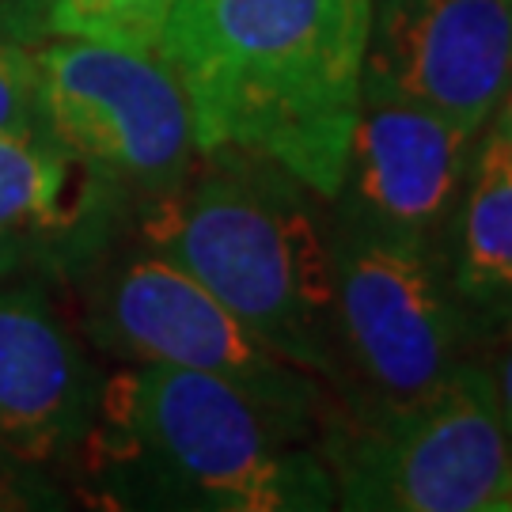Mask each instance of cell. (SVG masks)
Returning <instances> with one entry per match:
<instances>
[{
	"instance_id": "2e32d148",
	"label": "cell",
	"mask_w": 512,
	"mask_h": 512,
	"mask_svg": "<svg viewBox=\"0 0 512 512\" xmlns=\"http://www.w3.org/2000/svg\"><path fill=\"white\" fill-rule=\"evenodd\" d=\"M490 349H494V353H490V361H482V365H486V372H490L497 406H501L505 425H509V433H512V334L509 338H501V342H494Z\"/></svg>"
},
{
	"instance_id": "ba28073f",
	"label": "cell",
	"mask_w": 512,
	"mask_h": 512,
	"mask_svg": "<svg viewBox=\"0 0 512 512\" xmlns=\"http://www.w3.org/2000/svg\"><path fill=\"white\" fill-rule=\"evenodd\" d=\"M478 137V129L365 80L330 220L437 251Z\"/></svg>"
},
{
	"instance_id": "52a82bcc",
	"label": "cell",
	"mask_w": 512,
	"mask_h": 512,
	"mask_svg": "<svg viewBox=\"0 0 512 512\" xmlns=\"http://www.w3.org/2000/svg\"><path fill=\"white\" fill-rule=\"evenodd\" d=\"M35 54L50 133L110 175L133 209L175 190L198 167L190 103L156 50L46 38Z\"/></svg>"
},
{
	"instance_id": "3957f363",
	"label": "cell",
	"mask_w": 512,
	"mask_h": 512,
	"mask_svg": "<svg viewBox=\"0 0 512 512\" xmlns=\"http://www.w3.org/2000/svg\"><path fill=\"white\" fill-rule=\"evenodd\" d=\"M327 202L289 171L209 152L175 190L133 209L129 232L194 274L285 361L334 384Z\"/></svg>"
},
{
	"instance_id": "9c48e42d",
	"label": "cell",
	"mask_w": 512,
	"mask_h": 512,
	"mask_svg": "<svg viewBox=\"0 0 512 512\" xmlns=\"http://www.w3.org/2000/svg\"><path fill=\"white\" fill-rule=\"evenodd\" d=\"M365 80L482 133L512 92V0H372Z\"/></svg>"
},
{
	"instance_id": "7c38bea8",
	"label": "cell",
	"mask_w": 512,
	"mask_h": 512,
	"mask_svg": "<svg viewBox=\"0 0 512 512\" xmlns=\"http://www.w3.org/2000/svg\"><path fill=\"white\" fill-rule=\"evenodd\" d=\"M440 274L475 349L512 334V152L482 129L437 243Z\"/></svg>"
},
{
	"instance_id": "6da1fadb",
	"label": "cell",
	"mask_w": 512,
	"mask_h": 512,
	"mask_svg": "<svg viewBox=\"0 0 512 512\" xmlns=\"http://www.w3.org/2000/svg\"><path fill=\"white\" fill-rule=\"evenodd\" d=\"M372 0H179L156 54L179 76L198 152L289 171L330 205L365 88Z\"/></svg>"
},
{
	"instance_id": "9a60e30c",
	"label": "cell",
	"mask_w": 512,
	"mask_h": 512,
	"mask_svg": "<svg viewBox=\"0 0 512 512\" xmlns=\"http://www.w3.org/2000/svg\"><path fill=\"white\" fill-rule=\"evenodd\" d=\"M0 38L38 46L50 38V0H0Z\"/></svg>"
},
{
	"instance_id": "30bf717a",
	"label": "cell",
	"mask_w": 512,
	"mask_h": 512,
	"mask_svg": "<svg viewBox=\"0 0 512 512\" xmlns=\"http://www.w3.org/2000/svg\"><path fill=\"white\" fill-rule=\"evenodd\" d=\"M129 224L133 198L54 133H0V277L65 289Z\"/></svg>"
},
{
	"instance_id": "4fadbf2b",
	"label": "cell",
	"mask_w": 512,
	"mask_h": 512,
	"mask_svg": "<svg viewBox=\"0 0 512 512\" xmlns=\"http://www.w3.org/2000/svg\"><path fill=\"white\" fill-rule=\"evenodd\" d=\"M175 4L179 0H50V38L156 50Z\"/></svg>"
},
{
	"instance_id": "277c9868",
	"label": "cell",
	"mask_w": 512,
	"mask_h": 512,
	"mask_svg": "<svg viewBox=\"0 0 512 512\" xmlns=\"http://www.w3.org/2000/svg\"><path fill=\"white\" fill-rule=\"evenodd\" d=\"M57 293L99 361L205 372L319 433L330 387L274 353L198 277L133 232Z\"/></svg>"
},
{
	"instance_id": "5b68a950",
	"label": "cell",
	"mask_w": 512,
	"mask_h": 512,
	"mask_svg": "<svg viewBox=\"0 0 512 512\" xmlns=\"http://www.w3.org/2000/svg\"><path fill=\"white\" fill-rule=\"evenodd\" d=\"M315 444L342 509H512V433L478 357L410 406H349L330 395Z\"/></svg>"
},
{
	"instance_id": "8992f818",
	"label": "cell",
	"mask_w": 512,
	"mask_h": 512,
	"mask_svg": "<svg viewBox=\"0 0 512 512\" xmlns=\"http://www.w3.org/2000/svg\"><path fill=\"white\" fill-rule=\"evenodd\" d=\"M330 258L338 403H421L475 357L437 251L330 220Z\"/></svg>"
},
{
	"instance_id": "7a4b0ae2",
	"label": "cell",
	"mask_w": 512,
	"mask_h": 512,
	"mask_svg": "<svg viewBox=\"0 0 512 512\" xmlns=\"http://www.w3.org/2000/svg\"><path fill=\"white\" fill-rule=\"evenodd\" d=\"M65 482L92 509H334L315 433L217 376L167 365L107 368Z\"/></svg>"
},
{
	"instance_id": "e0dca14e",
	"label": "cell",
	"mask_w": 512,
	"mask_h": 512,
	"mask_svg": "<svg viewBox=\"0 0 512 512\" xmlns=\"http://www.w3.org/2000/svg\"><path fill=\"white\" fill-rule=\"evenodd\" d=\"M486 129H490L497 141L512 152V92L505 95V103L494 110V118H490V126H486Z\"/></svg>"
},
{
	"instance_id": "5bb4252c",
	"label": "cell",
	"mask_w": 512,
	"mask_h": 512,
	"mask_svg": "<svg viewBox=\"0 0 512 512\" xmlns=\"http://www.w3.org/2000/svg\"><path fill=\"white\" fill-rule=\"evenodd\" d=\"M0 133H50L35 46L0 38Z\"/></svg>"
},
{
	"instance_id": "8fae6325",
	"label": "cell",
	"mask_w": 512,
	"mask_h": 512,
	"mask_svg": "<svg viewBox=\"0 0 512 512\" xmlns=\"http://www.w3.org/2000/svg\"><path fill=\"white\" fill-rule=\"evenodd\" d=\"M107 368L54 285L0 277V444L65 478Z\"/></svg>"
}]
</instances>
